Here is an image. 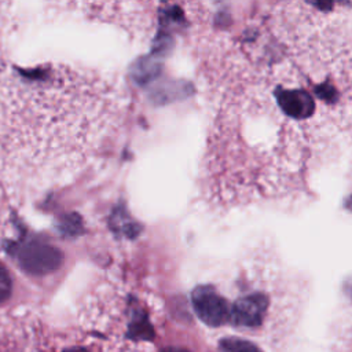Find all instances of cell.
<instances>
[{"label": "cell", "instance_id": "obj_2", "mask_svg": "<svg viewBox=\"0 0 352 352\" xmlns=\"http://www.w3.org/2000/svg\"><path fill=\"white\" fill-rule=\"evenodd\" d=\"M15 258L19 267L30 275H47L56 271L63 256L51 242L40 238H29L15 246Z\"/></svg>", "mask_w": 352, "mask_h": 352}, {"label": "cell", "instance_id": "obj_6", "mask_svg": "<svg viewBox=\"0 0 352 352\" xmlns=\"http://www.w3.org/2000/svg\"><path fill=\"white\" fill-rule=\"evenodd\" d=\"M160 72V63L153 58H143L133 66V78L138 82H147L153 80Z\"/></svg>", "mask_w": 352, "mask_h": 352}, {"label": "cell", "instance_id": "obj_1", "mask_svg": "<svg viewBox=\"0 0 352 352\" xmlns=\"http://www.w3.org/2000/svg\"><path fill=\"white\" fill-rule=\"evenodd\" d=\"M124 96L96 69L0 65V186L37 191L88 169L118 126Z\"/></svg>", "mask_w": 352, "mask_h": 352}, {"label": "cell", "instance_id": "obj_9", "mask_svg": "<svg viewBox=\"0 0 352 352\" xmlns=\"http://www.w3.org/2000/svg\"><path fill=\"white\" fill-rule=\"evenodd\" d=\"M11 287H12V282H11L10 272L0 263V304L4 302L10 297Z\"/></svg>", "mask_w": 352, "mask_h": 352}, {"label": "cell", "instance_id": "obj_4", "mask_svg": "<svg viewBox=\"0 0 352 352\" xmlns=\"http://www.w3.org/2000/svg\"><path fill=\"white\" fill-rule=\"evenodd\" d=\"M268 308V300L261 293H250L239 297L230 308V320L238 327H257L261 324Z\"/></svg>", "mask_w": 352, "mask_h": 352}, {"label": "cell", "instance_id": "obj_7", "mask_svg": "<svg viewBox=\"0 0 352 352\" xmlns=\"http://www.w3.org/2000/svg\"><path fill=\"white\" fill-rule=\"evenodd\" d=\"M11 23H12V11H11V3L8 1H0V65L1 62V52L6 43V38L8 33L11 32Z\"/></svg>", "mask_w": 352, "mask_h": 352}, {"label": "cell", "instance_id": "obj_11", "mask_svg": "<svg viewBox=\"0 0 352 352\" xmlns=\"http://www.w3.org/2000/svg\"><path fill=\"white\" fill-rule=\"evenodd\" d=\"M65 352H87L84 348H70V349H66Z\"/></svg>", "mask_w": 352, "mask_h": 352}, {"label": "cell", "instance_id": "obj_3", "mask_svg": "<svg viewBox=\"0 0 352 352\" xmlns=\"http://www.w3.org/2000/svg\"><path fill=\"white\" fill-rule=\"evenodd\" d=\"M197 316L208 326H221L230 320L227 300L210 285L197 286L191 293Z\"/></svg>", "mask_w": 352, "mask_h": 352}, {"label": "cell", "instance_id": "obj_8", "mask_svg": "<svg viewBox=\"0 0 352 352\" xmlns=\"http://www.w3.org/2000/svg\"><path fill=\"white\" fill-rule=\"evenodd\" d=\"M220 352H261L254 344L236 338V337H228L220 341L219 344Z\"/></svg>", "mask_w": 352, "mask_h": 352}, {"label": "cell", "instance_id": "obj_5", "mask_svg": "<svg viewBox=\"0 0 352 352\" xmlns=\"http://www.w3.org/2000/svg\"><path fill=\"white\" fill-rule=\"evenodd\" d=\"M276 100L282 111L296 120L312 116L315 102L305 89H280L276 92Z\"/></svg>", "mask_w": 352, "mask_h": 352}, {"label": "cell", "instance_id": "obj_10", "mask_svg": "<svg viewBox=\"0 0 352 352\" xmlns=\"http://www.w3.org/2000/svg\"><path fill=\"white\" fill-rule=\"evenodd\" d=\"M161 352H188L183 348H176V346H168V348H164Z\"/></svg>", "mask_w": 352, "mask_h": 352}]
</instances>
